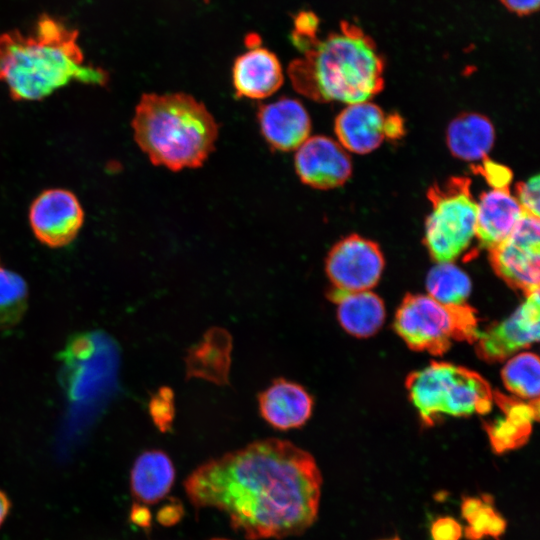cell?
<instances>
[{"label":"cell","instance_id":"obj_29","mask_svg":"<svg viewBox=\"0 0 540 540\" xmlns=\"http://www.w3.org/2000/svg\"><path fill=\"white\" fill-rule=\"evenodd\" d=\"M539 176L535 175L526 181L519 182L515 188V198L524 213L539 217L540 194Z\"/></svg>","mask_w":540,"mask_h":540},{"label":"cell","instance_id":"obj_6","mask_svg":"<svg viewBox=\"0 0 540 540\" xmlns=\"http://www.w3.org/2000/svg\"><path fill=\"white\" fill-rule=\"evenodd\" d=\"M394 327L413 350L444 354L455 341L476 342V311L468 304L446 305L429 295L408 294L397 309Z\"/></svg>","mask_w":540,"mask_h":540},{"label":"cell","instance_id":"obj_37","mask_svg":"<svg viewBox=\"0 0 540 540\" xmlns=\"http://www.w3.org/2000/svg\"><path fill=\"white\" fill-rule=\"evenodd\" d=\"M10 509V502L5 493L0 490V526L4 522Z\"/></svg>","mask_w":540,"mask_h":540},{"label":"cell","instance_id":"obj_14","mask_svg":"<svg viewBox=\"0 0 540 540\" xmlns=\"http://www.w3.org/2000/svg\"><path fill=\"white\" fill-rule=\"evenodd\" d=\"M284 82L282 65L272 51L261 45L249 47L232 66V84L236 94L262 100L277 92Z\"/></svg>","mask_w":540,"mask_h":540},{"label":"cell","instance_id":"obj_5","mask_svg":"<svg viewBox=\"0 0 540 540\" xmlns=\"http://www.w3.org/2000/svg\"><path fill=\"white\" fill-rule=\"evenodd\" d=\"M412 404L432 425L442 415L486 414L493 405L489 383L477 372L447 362H433L406 379Z\"/></svg>","mask_w":540,"mask_h":540},{"label":"cell","instance_id":"obj_30","mask_svg":"<svg viewBox=\"0 0 540 540\" xmlns=\"http://www.w3.org/2000/svg\"><path fill=\"white\" fill-rule=\"evenodd\" d=\"M482 161L483 163L481 165L475 167V171L486 179L491 188H509V184L512 180V172L510 169L487 158Z\"/></svg>","mask_w":540,"mask_h":540},{"label":"cell","instance_id":"obj_20","mask_svg":"<svg viewBox=\"0 0 540 540\" xmlns=\"http://www.w3.org/2000/svg\"><path fill=\"white\" fill-rule=\"evenodd\" d=\"M175 477V467L165 452L144 451L136 458L131 470L132 494L142 504L158 503L167 497Z\"/></svg>","mask_w":540,"mask_h":540},{"label":"cell","instance_id":"obj_16","mask_svg":"<svg viewBox=\"0 0 540 540\" xmlns=\"http://www.w3.org/2000/svg\"><path fill=\"white\" fill-rule=\"evenodd\" d=\"M385 117L383 110L370 101L348 104L335 119L337 142L356 154L376 150L385 139Z\"/></svg>","mask_w":540,"mask_h":540},{"label":"cell","instance_id":"obj_36","mask_svg":"<svg viewBox=\"0 0 540 540\" xmlns=\"http://www.w3.org/2000/svg\"><path fill=\"white\" fill-rule=\"evenodd\" d=\"M484 503V494L481 497L467 496L461 503V516L467 522L476 514Z\"/></svg>","mask_w":540,"mask_h":540},{"label":"cell","instance_id":"obj_22","mask_svg":"<svg viewBox=\"0 0 540 540\" xmlns=\"http://www.w3.org/2000/svg\"><path fill=\"white\" fill-rule=\"evenodd\" d=\"M495 141L492 122L478 113H462L455 117L446 131V143L451 154L464 161L487 158Z\"/></svg>","mask_w":540,"mask_h":540},{"label":"cell","instance_id":"obj_17","mask_svg":"<svg viewBox=\"0 0 540 540\" xmlns=\"http://www.w3.org/2000/svg\"><path fill=\"white\" fill-rule=\"evenodd\" d=\"M476 202L475 238L490 250L513 231L524 212L509 188H492Z\"/></svg>","mask_w":540,"mask_h":540},{"label":"cell","instance_id":"obj_34","mask_svg":"<svg viewBox=\"0 0 540 540\" xmlns=\"http://www.w3.org/2000/svg\"><path fill=\"white\" fill-rule=\"evenodd\" d=\"M129 519L132 524L148 529L152 524V514L145 504L135 503L130 510Z\"/></svg>","mask_w":540,"mask_h":540},{"label":"cell","instance_id":"obj_19","mask_svg":"<svg viewBox=\"0 0 540 540\" xmlns=\"http://www.w3.org/2000/svg\"><path fill=\"white\" fill-rule=\"evenodd\" d=\"M504 417L486 426V430L496 453L518 448L529 438L533 422L538 419L539 400L528 403L515 402L503 395H494Z\"/></svg>","mask_w":540,"mask_h":540},{"label":"cell","instance_id":"obj_15","mask_svg":"<svg viewBox=\"0 0 540 540\" xmlns=\"http://www.w3.org/2000/svg\"><path fill=\"white\" fill-rule=\"evenodd\" d=\"M313 404L303 386L283 378L274 380L258 396L261 417L280 431L302 427L311 417Z\"/></svg>","mask_w":540,"mask_h":540},{"label":"cell","instance_id":"obj_18","mask_svg":"<svg viewBox=\"0 0 540 540\" xmlns=\"http://www.w3.org/2000/svg\"><path fill=\"white\" fill-rule=\"evenodd\" d=\"M330 299L337 305L340 325L355 337H370L377 333L384 323V303L371 290L343 292L332 289Z\"/></svg>","mask_w":540,"mask_h":540},{"label":"cell","instance_id":"obj_32","mask_svg":"<svg viewBox=\"0 0 540 540\" xmlns=\"http://www.w3.org/2000/svg\"><path fill=\"white\" fill-rule=\"evenodd\" d=\"M184 516V506L177 498L169 500L158 510L156 519L162 526L170 527L176 525Z\"/></svg>","mask_w":540,"mask_h":540},{"label":"cell","instance_id":"obj_4","mask_svg":"<svg viewBox=\"0 0 540 540\" xmlns=\"http://www.w3.org/2000/svg\"><path fill=\"white\" fill-rule=\"evenodd\" d=\"M131 126L150 162L171 171L202 166L218 139L214 116L202 102L182 92L143 94Z\"/></svg>","mask_w":540,"mask_h":540},{"label":"cell","instance_id":"obj_1","mask_svg":"<svg viewBox=\"0 0 540 540\" xmlns=\"http://www.w3.org/2000/svg\"><path fill=\"white\" fill-rule=\"evenodd\" d=\"M183 486L195 509L225 513L247 540L281 539L315 523L322 475L309 452L270 438L202 463Z\"/></svg>","mask_w":540,"mask_h":540},{"label":"cell","instance_id":"obj_12","mask_svg":"<svg viewBox=\"0 0 540 540\" xmlns=\"http://www.w3.org/2000/svg\"><path fill=\"white\" fill-rule=\"evenodd\" d=\"M294 167L302 183L321 190L342 186L352 174L347 151L323 135L310 136L295 150Z\"/></svg>","mask_w":540,"mask_h":540},{"label":"cell","instance_id":"obj_3","mask_svg":"<svg viewBox=\"0 0 540 540\" xmlns=\"http://www.w3.org/2000/svg\"><path fill=\"white\" fill-rule=\"evenodd\" d=\"M293 60L287 73L293 88L317 102L369 101L384 86V61L360 27L342 21L340 29L316 39Z\"/></svg>","mask_w":540,"mask_h":540},{"label":"cell","instance_id":"obj_21","mask_svg":"<svg viewBox=\"0 0 540 540\" xmlns=\"http://www.w3.org/2000/svg\"><path fill=\"white\" fill-rule=\"evenodd\" d=\"M231 349L232 339L227 331L221 328L209 330L187 354V375L218 385L226 384L231 363Z\"/></svg>","mask_w":540,"mask_h":540},{"label":"cell","instance_id":"obj_9","mask_svg":"<svg viewBox=\"0 0 540 540\" xmlns=\"http://www.w3.org/2000/svg\"><path fill=\"white\" fill-rule=\"evenodd\" d=\"M384 265V256L377 243L352 234L331 248L326 257L325 271L333 289L356 292L376 286Z\"/></svg>","mask_w":540,"mask_h":540},{"label":"cell","instance_id":"obj_25","mask_svg":"<svg viewBox=\"0 0 540 540\" xmlns=\"http://www.w3.org/2000/svg\"><path fill=\"white\" fill-rule=\"evenodd\" d=\"M28 303V287L19 274L0 267V330L16 325Z\"/></svg>","mask_w":540,"mask_h":540},{"label":"cell","instance_id":"obj_24","mask_svg":"<svg viewBox=\"0 0 540 540\" xmlns=\"http://www.w3.org/2000/svg\"><path fill=\"white\" fill-rule=\"evenodd\" d=\"M539 375V358L530 352L511 357L501 372L506 388L527 401L539 400Z\"/></svg>","mask_w":540,"mask_h":540},{"label":"cell","instance_id":"obj_26","mask_svg":"<svg viewBox=\"0 0 540 540\" xmlns=\"http://www.w3.org/2000/svg\"><path fill=\"white\" fill-rule=\"evenodd\" d=\"M149 415L158 430L168 432L175 417L174 394L169 387H161L151 397L148 404Z\"/></svg>","mask_w":540,"mask_h":540},{"label":"cell","instance_id":"obj_40","mask_svg":"<svg viewBox=\"0 0 540 540\" xmlns=\"http://www.w3.org/2000/svg\"><path fill=\"white\" fill-rule=\"evenodd\" d=\"M1 267V266H0Z\"/></svg>","mask_w":540,"mask_h":540},{"label":"cell","instance_id":"obj_10","mask_svg":"<svg viewBox=\"0 0 540 540\" xmlns=\"http://www.w3.org/2000/svg\"><path fill=\"white\" fill-rule=\"evenodd\" d=\"M29 223L41 243L59 248L78 235L84 223V211L73 192L51 188L42 191L31 203Z\"/></svg>","mask_w":540,"mask_h":540},{"label":"cell","instance_id":"obj_35","mask_svg":"<svg viewBox=\"0 0 540 540\" xmlns=\"http://www.w3.org/2000/svg\"><path fill=\"white\" fill-rule=\"evenodd\" d=\"M385 138L398 139L404 133L402 118L397 114L386 115L384 125Z\"/></svg>","mask_w":540,"mask_h":540},{"label":"cell","instance_id":"obj_7","mask_svg":"<svg viewBox=\"0 0 540 540\" xmlns=\"http://www.w3.org/2000/svg\"><path fill=\"white\" fill-rule=\"evenodd\" d=\"M431 211L425 222L424 241L437 263L453 262L475 238L477 202L467 177H452L428 190Z\"/></svg>","mask_w":540,"mask_h":540},{"label":"cell","instance_id":"obj_38","mask_svg":"<svg viewBox=\"0 0 540 540\" xmlns=\"http://www.w3.org/2000/svg\"><path fill=\"white\" fill-rule=\"evenodd\" d=\"M209 540H232V539H228V538H222V537H216V538H211Z\"/></svg>","mask_w":540,"mask_h":540},{"label":"cell","instance_id":"obj_2","mask_svg":"<svg viewBox=\"0 0 540 540\" xmlns=\"http://www.w3.org/2000/svg\"><path fill=\"white\" fill-rule=\"evenodd\" d=\"M79 32L64 21L41 15L30 33L0 35V81L15 101H38L76 81L103 87L109 75L85 62Z\"/></svg>","mask_w":540,"mask_h":540},{"label":"cell","instance_id":"obj_23","mask_svg":"<svg viewBox=\"0 0 540 540\" xmlns=\"http://www.w3.org/2000/svg\"><path fill=\"white\" fill-rule=\"evenodd\" d=\"M428 295L446 305H464L471 292L469 276L452 262L437 263L426 279Z\"/></svg>","mask_w":540,"mask_h":540},{"label":"cell","instance_id":"obj_33","mask_svg":"<svg viewBox=\"0 0 540 540\" xmlns=\"http://www.w3.org/2000/svg\"><path fill=\"white\" fill-rule=\"evenodd\" d=\"M500 2L509 11L520 16L536 12L540 5V0H500Z\"/></svg>","mask_w":540,"mask_h":540},{"label":"cell","instance_id":"obj_31","mask_svg":"<svg viewBox=\"0 0 540 540\" xmlns=\"http://www.w3.org/2000/svg\"><path fill=\"white\" fill-rule=\"evenodd\" d=\"M462 526L450 517H438L430 527L432 540H460L462 537Z\"/></svg>","mask_w":540,"mask_h":540},{"label":"cell","instance_id":"obj_39","mask_svg":"<svg viewBox=\"0 0 540 540\" xmlns=\"http://www.w3.org/2000/svg\"><path fill=\"white\" fill-rule=\"evenodd\" d=\"M387 540H401V539H400L399 537L396 536V537H394V538H392V539H387Z\"/></svg>","mask_w":540,"mask_h":540},{"label":"cell","instance_id":"obj_11","mask_svg":"<svg viewBox=\"0 0 540 540\" xmlns=\"http://www.w3.org/2000/svg\"><path fill=\"white\" fill-rule=\"evenodd\" d=\"M525 301L506 319L491 325L476 340L477 355L487 362H499L539 340V291L525 296Z\"/></svg>","mask_w":540,"mask_h":540},{"label":"cell","instance_id":"obj_13","mask_svg":"<svg viewBox=\"0 0 540 540\" xmlns=\"http://www.w3.org/2000/svg\"><path fill=\"white\" fill-rule=\"evenodd\" d=\"M257 121L263 138L277 151H295L310 137L309 113L300 101L291 97L259 106Z\"/></svg>","mask_w":540,"mask_h":540},{"label":"cell","instance_id":"obj_28","mask_svg":"<svg viewBox=\"0 0 540 540\" xmlns=\"http://www.w3.org/2000/svg\"><path fill=\"white\" fill-rule=\"evenodd\" d=\"M498 514L493 505V498L484 494V503L476 514L467 522L464 534L468 540H481L489 536L493 519Z\"/></svg>","mask_w":540,"mask_h":540},{"label":"cell","instance_id":"obj_8","mask_svg":"<svg viewBox=\"0 0 540 540\" xmlns=\"http://www.w3.org/2000/svg\"><path fill=\"white\" fill-rule=\"evenodd\" d=\"M496 274L525 296L539 291V217L524 213L513 231L489 250Z\"/></svg>","mask_w":540,"mask_h":540},{"label":"cell","instance_id":"obj_27","mask_svg":"<svg viewBox=\"0 0 540 540\" xmlns=\"http://www.w3.org/2000/svg\"><path fill=\"white\" fill-rule=\"evenodd\" d=\"M292 44L304 52L318 38L319 19L312 11H300L293 18Z\"/></svg>","mask_w":540,"mask_h":540}]
</instances>
